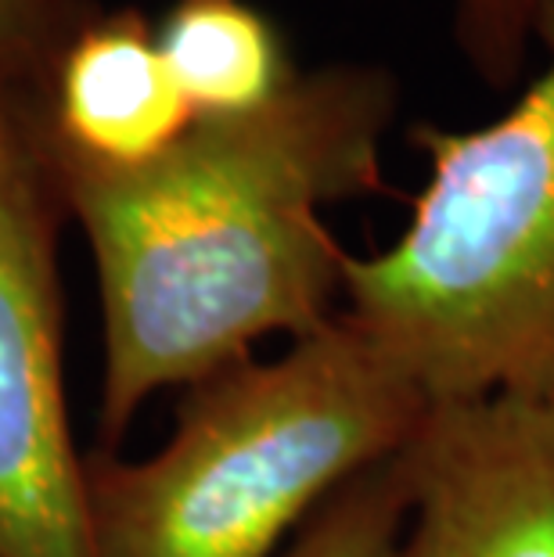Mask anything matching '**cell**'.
Wrapping results in <instances>:
<instances>
[{
	"label": "cell",
	"instance_id": "obj_1",
	"mask_svg": "<svg viewBox=\"0 0 554 557\" xmlns=\"http://www.w3.org/2000/svg\"><path fill=\"white\" fill-rule=\"evenodd\" d=\"M396 79L382 65H324L267 109L198 120L126 170L51 162L84 227L104 313V429L170 385L249 360L270 335L303 338L342 295L324 209L382 187Z\"/></svg>",
	"mask_w": 554,
	"mask_h": 557
},
{
	"label": "cell",
	"instance_id": "obj_2",
	"mask_svg": "<svg viewBox=\"0 0 554 557\" xmlns=\"http://www.w3.org/2000/svg\"><path fill=\"white\" fill-rule=\"evenodd\" d=\"M429 396L349 313L206 382L170 443L87 482L98 557H270L353 479L389 465Z\"/></svg>",
	"mask_w": 554,
	"mask_h": 557
},
{
	"label": "cell",
	"instance_id": "obj_3",
	"mask_svg": "<svg viewBox=\"0 0 554 557\" xmlns=\"http://www.w3.org/2000/svg\"><path fill=\"white\" fill-rule=\"evenodd\" d=\"M547 62L476 129L418 126L429 176L407 227L346 256L342 295L429 403L554 396V0Z\"/></svg>",
	"mask_w": 554,
	"mask_h": 557
},
{
	"label": "cell",
	"instance_id": "obj_4",
	"mask_svg": "<svg viewBox=\"0 0 554 557\" xmlns=\"http://www.w3.org/2000/svg\"><path fill=\"white\" fill-rule=\"evenodd\" d=\"M0 73V557H98L58 349L47 123Z\"/></svg>",
	"mask_w": 554,
	"mask_h": 557
},
{
	"label": "cell",
	"instance_id": "obj_5",
	"mask_svg": "<svg viewBox=\"0 0 554 557\" xmlns=\"http://www.w3.org/2000/svg\"><path fill=\"white\" fill-rule=\"evenodd\" d=\"M396 468V557H554V396L432 403Z\"/></svg>",
	"mask_w": 554,
	"mask_h": 557
},
{
	"label": "cell",
	"instance_id": "obj_6",
	"mask_svg": "<svg viewBox=\"0 0 554 557\" xmlns=\"http://www.w3.org/2000/svg\"><path fill=\"white\" fill-rule=\"evenodd\" d=\"M47 137L62 156L126 170L173 148L198 123L137 8H101L62 40L47 65Z\"/></svg>",
	"mask_w": 554,
	"mask_h": 557
},
{
	"label": "cell",
	"instance_id": "obj_7",
	"mask_svg": "<svg viewBox=\"0 0 554 557\" xmlns=\"http://www.w3.org/2000/svg\"><path fill=\"white\" fill-rule=\"evenodd\" d=\"M156 37L198 120L253 115L299 76L274 18L253 0H170Z\"/></svg>",
	"mask_w": 554,
	"mask_h": 557
},
{
	"label": "cell",
	"instance_id": "obj_8",
	"mask_svg": "<svg viewBox=\"0 0 554 557\" xmlns=\"http://www.w3.org/2000/svg\"><path fill=\"white\" fill-rule=\"evenodd\" d=\"M404 482L396 457L353 479L306 521L288 557H396L404 536Z\"/></svg>",
	"mask_w": 554,
	"mask_h": 557
},
{
	"label": "cell",
	"instance_id": "obj_9",
	"mask_svg": "<svg viewBox=\"0 0 554 557\" xmlns=\"http://www.w3.org/2000/svg\"><path fill=\"white\" fill-rule=\"evenodd\" d=\"M544 0H457L454 40L490 87H512L537 44Z\"/></svg>",
	"mask_w": 554,
	"mask_h": 557
},
{
	"label": "cell",
	"instance_id": "obj_10",
	"mask_svg": "<svg viewBox=\"0 0 554 557\" xmlns=\"http://www.w3.org/2000/svg\"><path fill=\"white\" fill-rule=\"evenodd\" d=\"M94 0H0V73H47L54 51Z\"/></svg>",
	"mask_w": 554,
	"mask_h": 557
}]
</instances>
